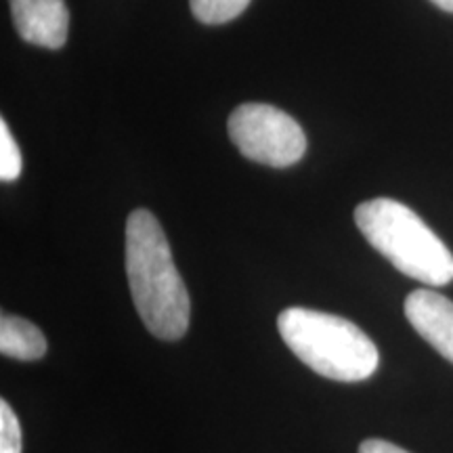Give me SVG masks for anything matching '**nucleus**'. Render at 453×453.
Masks as SVG:
<instances>
[{
	"instance_id": "nucleus-1",
	"label": "nucleus",
	"mask_w": 453,
	"mask_h": 453,
	"mask_svg": "<svg viewBox=\"0 0 453 453\" xmlns=\"http://www.w3.org/2000/svg\"><path fill=\"white\" fill-rule=\"evenodd\" d=\"M127 275L137 313L160 340H180L189 330L191 300L174 265L162 225L145 208L127 220Z\"/></svg>"
},
{
	"instance_id": "nucleus-2",
	"label": "nucleus",
	"mask_w": 453,
	"mask_h": 453,
	"mask_svg": "<svg viewBox=\"0 0 453 453\" xmlns=\"http://www.w3.org/2000/svg\"><path fill=\"white\" fill-rule=\"evenodd\" d=\"M277 330L304 365L330 380H367L380 364L372 338L344 317L290 307L277 317Z\"/></svg>"
},
{
	"instance_id": "nucleus-3",
	"label": "nucleus",
	"mask_w": 453,
	"mask_h": 453,
	"mask_svg": "<svg viewBox=\"0 0 453 453\" xmlns=\"http://www.w3.org/2000/svg\"><path fill=\"white\" fill-rule=\"evenodd\" d=\"M355 223L365 240L403 275L426 286L453 281L449 248L405 203L390 197L367 200L355 208Z\"/></svg>"
},
{
	"instance_id": "nucleus-4",
	"label": "nucleus",
	"mask_w": 453,
	"mask_h": 453,
	"mask_svg": "<svg viewBox=\"0 0 453 453\" xmlns=\"http://www.w3.org/2000/svg\"><path fill=\"white\" fill-rule=\"evenodd\" d=\"M229 137L248 160L273 168L296 164L307 151L300 124L267 104H243L229 116Z\"/></svg>"
},
{
	"instance_id": "nucleus-5",
	"label": "nucleus",
	"mask_w": 453,
	"mask_h": 453,
	"mask_svg": "<svg viewBox=\"0 0 453 453\" xmlns=\"http://www.w3.org/2000/svg\"><path fill=\"white\" fill-rule=\"evenodd\" d=\"M13 24L26 42L44 49H61L70 30V13L64 0H9Z\"/></svg>"
},
{
	"instance_id": "nucleus-6",
	"label": "nucleus",
	"mask_w": 453,
	"mask_h": 453,
	"mask_svg": "<svg viewBox=\"0 0 453 453\" xmlns=\"http://www.w3.org/2000/svg\"><path fill=\"white\" fill-rule=\"evenodd\" d=\"M405 317L413 330L453 364V303L433 290H416L405 298Z\"/></svg>"
},
{
	"instance_id": "nucleus-7",
	"label": "nucleus",
	"mask_w": 453,
	"mask_h": 453,
	"mask_svg": "<svg viewBox=\"0 0 453 453\" xmlns=\"http://www.w3.org/2000/svg\"><path fill=\"white\" fill-rule=\"evenodd\" d=\"M0 353L11 359L36 361L47 353V338L32 321L15 315L0 319Z\"/></svg>"
},
{
	"instance_id": "nucleus-8",
	"label": "nucleus",
	"mask_w": 453,
	"mask_h": 453,
	"mask_svg": "<svg viewBox=\"0 0 453 453\" xmlns=\"http://www.w3.org/2000/svg\"><path fill=\"white\" fill-rule=\"evenodd\" d=\"M191 11L202 24H226L246 11L250 0H189Z\"/></svg>"
},
{
	"instance_id": "nucleus-9",
	"label": "nucleus",
	"mask_w": 453,
	"mask_h": 453,
	"mask_svg": "<svg viewBox=\"0 0 453 453\" xmlns=\"http://www.w3.org/2000/svg\"><path fill=\"white\" fill-rule=\"evenodd\" d=\"M21 168H24V160H21L19 145L15 143L7 122L3 120L0 122V179L3 183L19 179Z\"/></svg>"
},
{
	"instance_id": "nucleus-10",
	"label": "nucleus",
	"mask_w": 453,
	"mask_h": 453,
	"mask_svg": "<svg viewBox=\"0 0 453 453\" xmlns=\"http://www.w3.org/2000/svg\"><path fill=\"white\" fill-rule=\"evenodd\" d=\"M0 453H21V426L7 401H0Z\"/></svg>"
},
{
	"instance_id": "nucleus-11",
	"label": "nucleus",
	"mask_w": 453,
	"mask_h": 453,
	"mask_svg": "<svg viewBox=\"0 0 453 453\" xmlns=\"http://www.w3.org/2000/svg\"><path fill=\"white\" fill-rule=\"evenodd\" d=\"M359 453H410V451L401 449L399 445L388 443V441L367 439V441H364V443H361Z\"/></svg>"
},
{
	"instance_id": "nucleus-12",
	"label": "nucleus",
	"mask_w": 453,
	"mask_h": 453,
	"mask_svg": "<svg viewBox=\"0 0 453 453\" xmlns=\"http://www.w3.org/2000/svg\"><path fill=\"white\" fill-rule=\"evenodd\" d=\"M433 4H437L439 9L447 11V13H453V0H430Z\"/></svg>"
}]
</instances>
